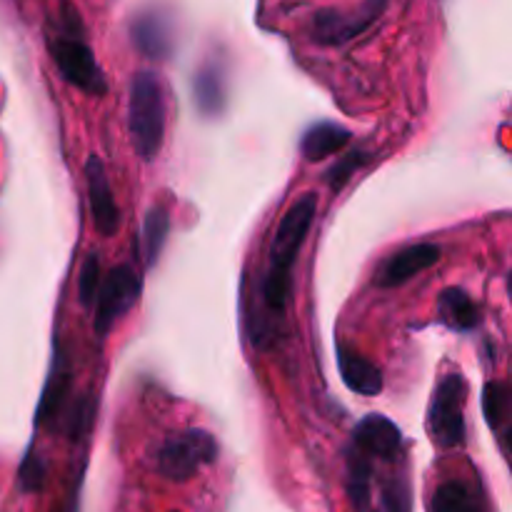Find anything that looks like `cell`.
Instances as JSON below:
<instances>
[{"mask_svg": "<svg viewBox=\"0 0 512 512\" xmlns=\"http://www.w3.org/2000/svg\"><path fill=\"white\" fill-rule=\"evenodd\" d=\"M45 478H48V465H45V460L40 458L35 450H28V455H25L23 463H20V490H23V493H38L45 485Z\"/></svg>", "mask_w": 512, "mask_h": 512, "instance_id": "22", "label": "cell"}, {"mask_svg": "<svg viewBox=\"0 0 512 512\" xmlns=\"http://www.w3.org/2000/svg\"><path fill=\"white\" fill-rule=\"evenodd\" d=\"M140 293H143V278L133 265H118L105 275L93 303V328L98 338H108L110 330L138 305Z\"/></svg>", "mask_w": 512, "mask_h": 512, "instance_id": "5", "label": "cell"}, {"mask_svg": "<svg viewBox=\"0 0 512 512\" xmlns=\"http://www.w3.org/2000/svg\"><path fill=\"white\" fill-rule=\"evenodd\" d=\"M170 235V215L165 208H150L148 215H145L143 225V258L148 268H153L158 263L160 253H163V245L168 243Z\"/></svg>", "mask_w": 512, "mask_h": 512, "instance_id": "18", "label": "cell"}, {"mask_svg": "<svg viewBox=\"0 0 512 512\" xmlns=\"http://www.w3.org/2000/svg\"><path fill=\"white\" fill-rule=\"evenodd\" d=\"M465 398L468 383L460 373H448L435 388L428 408V433L438 448L453 450L465 443Z\"/></svg>", "mask_w": 512, "mask_h": 512, "instance_id": "4", "label": "cell"}, {"mask_svg": "<svg viewBox=\"0 0 512 512\" xmlns=\"http://www.w3.org/2000/svg\"><path fill=\"white\" fill-rule=\"evenodd\" d=\"M428 512H485V505L475 485L463 478H453L438 485L430 498Z\"/></svg>", "mask_w": 512, "mask_h": 512, "instance_id": "17", "label": "cell"}, {"mask_svg": "<svg viewBox=\"0 0 512 512\" xmlns=\"http://www.w3.org/2000/svg\"><path fill=\"white\" fill-rule=\"evenodd\" d=\"M483 410H485V418H488L490 428L500 430L508 420V410H510V395L508 388L498 380L485 385L483 390Z\"/></svg>", "mask_w": 512, "mask_h": 512, "instance_id": "20", "label": "cell"}, {"mask_svg": "<svg viewBox=\"0 0 512 512\" xmlns=\"http://www.w3.org/2000/svg\"><path fill=\"white\" fill-rule=\"evenodd\" d=\"M390 0H365L355 13L345 15L338 10H323V13L315 15L313 33L315 40L325 45H340L353 40L355 35H360L363 30H368L380 15L385 13Z\"/></svg>", "mask_w": 512, "mask_h": 512, "instance_id": "7", "label": "cell"}, {"mask_svg": "<svg viewBox=\"0 0 512 512\" xmlns=\"http://www.w3.org/2000/svg\"><path fill=\"white\" fill-rule=\"evenodd\" d=\"M85 180H88L90 223L100 238H113L120 228V210L115 203L113 188H110L108 170L98 155H90L85 160Z\"/></svg>", "mask_w": 512, "mask_h": 512, "instance_id": "8", "label": "cell"}, {"mask_svg": "<svg viewBox=\"0 0 512 512\" xmlns=\"http://www.w3.org/2000/svg\"><path fill=\"white\" fill-rule=\"evenodd\" d=\"M128 128L133 148L140 160L158 158L165 140V93L158 75L143 70L130 83Z\"/></svg>", "mask_w": 512, "mask_h": 512, "instance_id": "2", "label": "cell"}, {"mask_svg": "<svg viewBox=\"0 0 512 512\" xmlns=\"http://www.w3.org/2000/svg\"><path fill=\"white\" fill-rule=\"evenodd\" d=\"M350 140H353V133L345 125L323 120V123H315L305 130L303 140H300V150H303L305 160L320 163V160L333 158L340 150L348 148Z\"/></svg>", "mask_w": 512, "mask_h": 512, "instance_id": "14", "label": "cell"}, {"mask_svg": "<svg viewBox=\"0 0 512 512\" xmlns=\"http://www.w3.org/2000/svg\"><path fill=\"white\" fill-rule=\"evenodd\" d=\"M338 368L343 375V383L353 393L363 395V398H375V395L383 393L385 380L378 365H373L368 358L353 353V350H345L343 345L338 348Z\"/></svg>", "mask_w": 512, "mask_h": 512, "instance_id": "12", "label": "cell"}, {"mask_svg": "<svg viewBox=\"0 0 512 512\" xmlns=\"http://www.w3.org/2000/svg\"><path fill=\"white\" fill-rule=\"evenodd\" d=\"M218 458V440L203 428L168 435L155 453V470L170 483H188Z\"/></svg>", "mask_w": 512, "mask_h": 512, "instance_id": "3", "label": "cell"}, {"mask_svg": "<svg viewBox=\"0 0 512 512\" xmlns=\"http://www.w3.org/2000/svg\"><path fill=\"white\" fill-rule=\"evenodd\" d=\"M130 40L150 60H165L175 48L173 15L165 8H145L130 23Z\"/></svg>", "mask_w": 512, "mask_h": 512, "instance_id": "9", "label": "cell"}, {"mask_svg": "<svg viewBox=\"0 0 512 512\" xmlns=\"http://www.w3.org/2000/svg\"><path fill=\"white\" fill-rule=\"evenodd\" d=\"M440 255H443V250L435 243L408 245V248L398 250V253L385 260L378 273V285L380 288H398V285H405L415 275L433 268L440 260Z\"/></svg>", "mask_w": 512, "mask_h": 512, "instance_id": "11", "label": "cell"}, {"mask_svg": "<svg viewBox=\"0 0 512 512\" xmlns=\"http://www.w3.org/2000/svg\"><path fill=\"white\" fill-rule=\"evenodd\" d=\"M413 510V493L405 475H393L380 485V493L375 503H370L368 512H410Z\"/></svg>", "mask_w": 512, "mask_h": 512, "instance_id": "19", "label": "cell"}, {"mask_svg": "<svg viewBox=\"0 0 512 512\" xmlns=\"http://www.w3.org/2000/svg\"><path fill=\"white\" fill-rule=\"evenodd\" d=\"M50 58L55 68L60 70L65 80L73 88L83 90L88 95H105L108 93V80H105L103 68L95 60L93 48L78 35H55L48 40Z\"/></svg>", "mask_w": 512, "mask_h": 512, "instance_id": "6", "label": "cell"}, {"mask_svg": "<svg viewBox=\"0 0 512 512\" xmlns=\"http://www.w3.org/2000/svg\"><path fill=\"white\" fill-rule=\"evenodd\" d=\"M353 448L365 453L373 460H393L398 458L403 448V433L390 418L378 413H370L355 425Z\"/></svg>", "mask_w": 512, "mask_h": 512, "instance_id": "10", "label": "cell"}, {"mask_svg": "<svg viewBox=\"0 0 512 512\" xmlns=\"http://www.w3.org/2000/svg\"><path fill=\"white\" fill-rule=\"evenodd\" d=\"M438 318L458 333H470L480 325L478 303L463 288H445L438 298Z\"/></svg>", "mask_w": 512, "mask_h": 512, "instance_id": "16", "label": "cell"}, {"mask_svg": "<svg viewBox=\"0 0 512 512\" xmlns=\"http://www.w3.org/2000/svg\"><path fill=\"white\" fill-rule=\"evenodd\" d=\"M373 458L360 453L358 448L348 450V465H345V490L353 512H368L373 503Z\"/></svg>", "mask_w": 512, "mask_h": 512, "instance_id": "15", "label": "cell"}, {"mask_svg": "<svg viewBox=\"0 0 512 512\" xmlns=\"http://www.w3.org/2000/svg\"><path fill=\"white\" fill-rule=\"evenodd\" d=\"M193 98L203 115H220L228 103V83H225V68L218 60H208L200 65L193 78Z\"/></svg>", "mask_w": 512, "mask_h": 512, "instance_id": "13", "label": "cell"}, {"mask_svg": "<svg viewBox=\"0 0 512 512\" xmlns=\"http://www.w3.org/2000/svg\"><path fill=\"white\" fill-rule=\"evenodd\" d=\"M368 160H370V153H368V150H363V148L353 150V153H348V155H340V158L333 163V168L325 173V175H328L325 180H328L330 188L338 193V190L343 188V185L348 183V180L353 178V175L358 173V170L363 168L365 163H368Z\"/></svg>", "mask_w": 512, "mask_h": 512, "instance_id": "21", "label": "cell"}, {"mask_svg": "<svg viewBox=\"0 0 512 512\" xmlns=\"http://www.w3.org/2000/svg\"><path fill=\"white\" fill-rule=\"evenodd\" d=\"M315 210H318V198L313 193H303L280 218L278 228L270 238L268 263H265L263 280H260V303H263L265 313H268L265 318L270 323L283 320L288 313L295 260L313 228Z\"/></svg>", "mask_w": 512, "mask_h": 512, "instance_id": "1", "label": "cell"}, {"mask_svg": "<svg viewBox=\"0 0 512 512\" xmlns=\"http://www.w3.org/2000/svg\"><path fill=\"white\" fill-rule=\"evenodd\" d=\"M98 288H100V258L95 253H90L88 258H85L83 268H80V278H78V298L85 308H93Z\"/></svg>", "mask_w": 512, "mask_h": 512, "instance_id": "23", "label": "cell"}]
</instances>
